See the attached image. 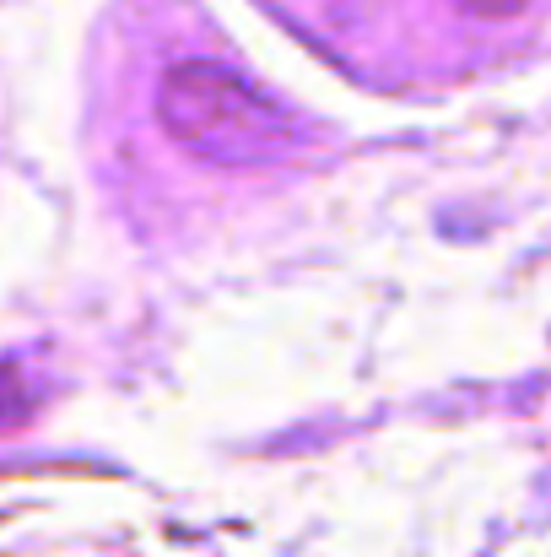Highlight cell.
Returning <instances> with one entry per match:
<instances>
[{
    "instance_id": "cell-1",
    "label": "cell",
    "mask_w": 551,
    "mask_h": 557,
    "mask_svg": "<svg viewBox=\"0 0 551 557\" xmlns=\"http://www.w3.org/2000/svg\"><path fill=\"white\" fill-rule=\"evenodd\" d=\"M158 120L189 158L211 169H271L303 147L292 114L254 76L222 60L168 65L158 87Z\"/></svg>"
},
{
    "instance_id": "cell-2",
    "label": "cell",
    "mask_w": 551,
    "mask_h": 557,
    "mask_svg": "<svg viewBox=\"0 0 551 557\" xmlns=\"http://www.w3.org/2000/svg\"><path fill=\"white\" fill-rule=\"evenodd\" d=\"M33 406V389H27V373L16 363H0V428H11L16 417H27Z\"/></svg>"
}]
</instances>
